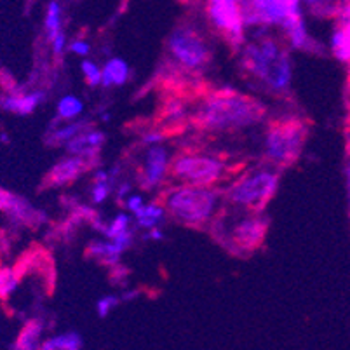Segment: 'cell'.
Wrapping results in <instances>:
<instances>
[{
    "label": "cell",
    "mask_w": 350,
    "mask_h": 350,
    "mask_svg": "<svg viewBox=\"0 0 350 350\" xmlns=\"http://www.w3.org/2000/svg\"><path fill=\"white\" fill-rule=\"evenodd\" d=\"M263 116L265 108L260 101L225 88L206 96L197 108L193 122L204 131L228 133L262 122Z\"/></svg>",
    "instance_id": "1"
},
{
    "label": "cell",
    "mask_w": 350,
    "mask_h": 350,
    "mask_svg": "<svg viewBox=\"0 0 350 350\" xmlns=\"http://www.w3.org/2000/svg\"><path fill=\"white\" fill-rule=\"evenodd\" d=\"M243 66L250 77L262 82L270 93L284 94L291 88V59L272 37L246 44L243 49Z\"/></svg>",
    "instance_id": "2"
},
{
    "label": "cell",
    "mask_w": 350,
    "mask_h": 350,
    "mask_svg": "<svg viewBox=\"0 0 350 350\" xmlns=\"http://www.w3.org/2000/svg\"><path fill=\"white\" fill-rule=\"evenodd\" d=\"M218 206L219 192L213 187L181 183L164 193L165 213L185 227L202 228L208 225Z\"/></svg>",
    "instance_id": "3"
},
{
    "label": "cell",
    "mask_w": 350,
    "mask_h": 350,
    "mask_svg": "<svg viewBox=\"0 0 350 350\" xmlns=\"http://www.w3.org/2000/svg\"><path fill=\"white\" fill-rule=\"evenodd\" d=\"M279 189V173L272 167H254L228 187L227 200L247 211L262 213L275 197Z\"/></svg>",
    "instance_id": "4"
},
{
    "label": "cell",
    "mask_w": 350,
    "mask_h": 350,
    "mask_svg": "<svg viewBox=\"0 0 350 350\" xmlns=\"http://www.w3.org/2000/svg\"><path fill=\"white\" fill-rule=\"evenodd\" d=\"M308 129L301 120L289 119L273 122L265 135V157L275 167H289L304 152Z\"/></svg>",
    "instance_id": "5"
},
{
    "label": "cell",
    "mask_w": 350,
    "mask_h": 350,
    "mask_svg": "<svg viewBox=\"0 0 350 350\" xmlns=\"http://www.w3.org/2000/svg\"><path fill=\"white\" fill-rule=\"evenodd\" d=\"M170 173L181 183L213 187L230 173V167L215 155L181 154L171 161Z\"/></svg>",
    "instance_id": "6"
},
{
    "label": "cell",
    "mask_w": 350,
    "mask_h": 350,
    "mask_svg": "<svg viewBox=\"0 0 350 350\" xmlns=\"http://www.w3.org/2000/svg\"><path fill=\"white\" fill-rule=\"evenodd\" d=\"M167 51L173 62L185 72H200L211 59V49L206 39L189 25H181L170 35Z\"/></svg>",
    "instance_id": "7"
},
{
    "label": "cell",
    "mask_w": 350,
    "mask_h": 350,
    "mask_svg": "<svg viewBox=\"0 0 350 350\" xmlns=\"http://www.w3.org/2000/svg\"><path fill=\"white\" fill-rule=\"evenodd\" d=\"M206 14L209 23L232 47L244 46L246 23L239 0H206Z\"/></svg>",
    "instance_id": "8"
},
{
    "label": "cell",
    "mask_w": 350,
    "mask_h": 350,
    "mask_svg": "<svg viewBox=\"0 0 350 350\" xmlns=\"http://www.w3.org/2000/svg\"><path fill=\"white\" fill-rule=\"evenodd\" d=\"M270 219L263 216L262 213L251 211V215L237 219L234 227L228 232V244H232L230 250L234 253L246 254L253 253L254 250L262 246L269 232Z\"/></svg>",
    "instance_id": "9"
},
{
    "label": "cell",
    "mask_w": 350,
    "mask_h": 350,
    "mask_svg": "<svg viewBox=\"0 0 350 350\" xmlns=\"http://www.w3.org/2000/svg\"><path fill=\"white\" fill-rule=\"evenodd\" d=\"M246 27H282L288 0H239Z\"/></svg>",
    "instance_id": "10"
},
{
    "label": "cell",
    "mask_w": 350,
    "mask_h": 350,
    "mask_svg": "<svg viewBox=\"0 0 350 350\" xmlns=\"http://www.w3.org/2000/svg\"><path fill=\"white\" fill-rule=\"evenodd\" d=\"M96 164L98 159L68 154V157L62 159V161L56 162L51 167L46 178V187H49V189H62V187L70 185L75 180H79L82 174L93 170V165Z\"/></svg>",
    "instance_id": "11"
},
{
    "label": "cell",
    "mask_w": 350,
    "mask_h": 350,
    "mask_svg": "<svg viewBox=\"0 0 350 350\" xmlns=\"http://www.w3.org/2000/svg\"><path fill=\"white\" fill-rule=\"evenodd\" d=\"M170 154L164 146L152 145L145 154L142 173H139V183L143 190H154L162 185V181L170 174Z\"/></svg>",
    "instance_id": "12"
},
{
    "label": "cell",
    "mask_w": 350,
    "mask_h": 350,
    "mask_svg": "<svg viewBox=\"0 0 350 350\" xmlns=\"http://www.w3.org/2000/svg\"><path fill=\"white\" fill-rule=\"evenodd\" d=\"M0 211L11 218V221L18 225H31L37 227L42 221H46V215L39 209H35L28 200L0 189Z\"/></svg>",
    "instance_id": "13"
},
{
    "label": "cell",
    "mask_w": 350,
    "mask_h": 350,
    "mask_svg": "<svg viewBox=\"0 0 350 350\" xmlns=\"http://www.w3.org/2000/svg\"><path fill=\"white\" fill-rule=\"evenodd\" d=\"M336 25L331 33V53L338 62L350 63V0H343L335 14Z\"/></svg>",
    "instance_id": "14"
},
{
    "label": "cell",
    "mask_w": 350,
    "mask_h": 350,
    "mask_svg": "<svg viewBox=\"0 0 350 350\" xmlns=\"http://www.w3.org/2000/svg\"><path fill=\"white\" fill-rule=\"evenodd\" d=\"M107 142V136L105 133L93 129V127H88L81 135H77L73 139H70L66 143V152L72 155H82V157H91L98 159L101 146Z\"/></svg>",
    "instance_id": "15"
},
{
    "label": "cell",
    "mask_w": 350,
    "mask_h": 350,
    "mask_svg": "<svg viewBox=\"0 0 350 350\" xmlns=\"http://www.w3.org/2000/svg\"><path fill=\"white\" fill-rule=\"evenodd\" d=\"M46 101V93L44 91H33V93H16L8 94L0 100V107L8 112L16 113V116H30L35 108Z\"/></svg>",
    "instance_id": "16"
},
{
    "label": "cell",
    "mask_w": 350,
    "mask_h": 350,
    "mask_svg": "<svg viewBox=\"0 0 350 350\" xmlns=\"http://www.w3.org/2000/svg\"><path fill=\"white\" fill-rule=\"evenodd\" d=\"M124 250L117 243H113L112 239L105 237L103 241H93L88 246V256L94 258L98 262L108 267H119L120 256H122Z\"/></svg>",
    "instance_id": "17"
},
{
    "label": "cell",
    "mask_w": 350,
    "mask_h": 350,
    "mask_svg": "<svg viewBox=\"0 0 350 350\" xmlns=\"http://www.w3.org/2000/svg\"><path fill=\"white\" fill-rule=\"evenodd\" d=\"M101 85L107 89L117 88V85H124L129 81V75H131V70L129 65L124 62L122 58H110L105 66L101 68Z\"/></svg>",
    "instance_id": "18"
},
{
    "label": "cell",
    "mask_w": 350,
    "mask_h": 350,
    "mask_svg": "<svg viewBox=\"0 0 350 350\" xmlns=\"http://www.w3.org/2000/svg\"><path fill=\"white\" fill-rule=\"evenodd\" d=\"M42 335H44V323L40 319L28 321L23 326L21 333L16 338V343L12 349L18 350H35L40 349L42 345Z\"/></svg>",
    "instance_id": "19"
},
{
    "label": "cell",
    "mask_w": 350,
    "mask_h": 350,
    "mask_svg": "<svg viewBox=\"0 0 350 350\" xmlns=\"http://www.w3.org/2000/svg\"><path fill=\"white\" fill-rule=\"evenodd\" d=\"M88 127H91V124H89L88 120H68L65 126L56 127V129H53V131L49 133L47 143H49L51 146L66 145L70 139H73L77 135H81V133L84 131V129H88Z\"/></svg>",
    "instance_id": "20"
},
{
    "label": "cell",
    "mask_w": 350,
    "mask_h": 350,
    "mask_svg": "<svg viewBox=\"0 0 350 350\" xmlns=\"http://www.w3.org/2000/svg\"><path fill=\"white\" fill-rule=\"evenodd\" d=\"M136 224L139 228L150 230V228L159 227L165 219V208L164 204H157V202H148L143 206L138 213L135 215Z\"/></svg>",
    "instance_id": "21"
},
{
    "label": "cell",
    "mask_w": 350,
    "mask_h": 350,
    "mask_svg": "<svg viewBox=\"0 0 350 350\" xmlns=\"http://www.w3.org/2000/svg\"><path fill=\"white\" fill-rule=\"evenodd\" d=\"M82 347V336L75 331H66L59 333L51 338L42 340V350H79Z\"/></svg>",
    "instance_id": "22"
},
{
    "label": "cell",
    "mask_w": 350,
    "mask_h": 350,
    "mask_svg": "<svg viewBox=\"0 0 350 350\" xmlns=\"http://www.w3.org/2000/svg\"><path fill=\"white\" fill-rule=\"evenodd\" d=\"M44 28H46L47 40L54 39L56 35H59L63 31V9L58 0H51L49 4H47Z\"/></svg>",
    "instance_id": "23"
},
{
    "label": "cell",
    "mask_w": 350,
    "mask_h": 350,
    "mask_svg": "<svg viewBox=\"0 0 350 350\" xmlns=\"http://www.w3.org/2000/svg\"><path fill=\"white\" fill-rule=\"evenodd\" d=\"M84 112V103H82L81 98L72 96V94H66L62 100L58 101V119L59 120H75L77 117L82 116Z\"/></svg>",
    "instance_id": "24"
},
{
    "label": "cell",
    "mask_w": 350,
    "mask_h": 350,
    "mask_svg": "<svg viewBox=\"0 0 350 350\" xmlns=\"http://www.w3.org/2000/svg\"><path fill=\"white\" fill-rule=\"evenodd\" d=\"M21 272L18 269H0V300H5L20 286Z\"/></svg>",
    "instance_id": "25"
},
{
    "label": "cell",
    "mask_w": 350,
    "mask_h": 350,
    "mask_svg": "<svg viewBox=\"0 0 350 350\" xmlns=\"http://www.w3.org/2000/svg\"><path fill=\"white\" fill-rule=\"evenodd\" d=\"M162 117H164V122L167 124H178L181 122V120H185V103L180 100H170L164 105V113H162Z\"/></svg>",
    "instance_id": "26"
},
{
    "label": "cell",
    "mask_w": 350,
    "mask_h": 350,
    "mask_svg": "<svg viewBox=\"0 0 350 350\" xmlns=\"http://www.w3.org/2000/svg\"><path fill=\"white\" fill-rule=\"evenodd\" d=\"M129 228H131V216L126 215V213H119L110 224H107L103 235L107 239H116L117 235L129 230Z\"/></svg>",
    "instance_id": "27"
},
{
    "label": "cell",
    "mask_w": 350,
    "mask_h": 350,
    "mask_svg": "<svg viewBox=\"0 0 350 350\" xmlns=\"http://www.w3.org/2000/svg\"><path fill=\"white\" fill-rule=\"evenodd\" d=\"M305 4L312 9V12H316L319 16H335L342 2L338 0H304Z\"/></svg>",
    "instance_id": "28"
},
{
    "label": "cell",
    "mask_w": 350,
    "mask_h": 350,
    "mask_svg": "<svg viewBox=\"0 0 350 350\" xmlns=\"http://www.w3.org/2000/svg\"><path fill=\"white\" fill-rule=\"evenodd\" d=\"M81 68H82V73H84L85 82H88L91 88H98V85H101V77H103V73H101V68L96 65V63L91 62V59H84Z\"/></svg>",
    "instance_id": "29"
},
{
    "label": "cell",
    "mask_w": 350,
    "mask_h": 350,
    "mask_svg": "<svg viewBox=\"0 0 350 350\" xmlns=\"http://www.w3.org/2000/svg\"><path fill=\"white\" fill-rule=\"evenodd\" d=\"M122 304L120 300V295H107V297H101L100 300L96 301V312L101 319H105L107 316L112 314V310H116L119 305Z\"/></svg>",
    "instance_id": "30"
},
{
    "label": "cell",
    "mask_w": 350,
    "mask_h": 350,
    "mask_svg": "<svg viewBox=\"0 0 350 350\" xmlns=\"http://www.w3.org/2000/svg\"><path fill=\"white\" fill-rule=\"evenodd\" d=\"M113 190V183L110 181H93V190H91V200L94 204H101L107 200L110 192Z\"/></svg>",
    "instance_id": "31"
},
{
    "label": "cell",
    "mask_w": 350,
    "mask_h": 350,
    "mask_svg": "<svg viewBox=\"0 0 350 350\" xmlns=\"http://www.w3.org/2000/svg\"><path fill=\"white\" fill-rule=\"evenodd\" d=\"M167 138V133L164 129H155V131H146L142 135V143L146 146L152 145H161L164 143V139Z\"/></svg>",
    "instance_id": "32"
},
{
    "label": "cell",
    "mask_w": 350,
    "mask_h": 350,
    "mask_svg": "<svg viewBox=\"0 0 350 350\" xmlns=\"http://www.w3.org/2000/svg\"><path fill=\"white\" fill-rule=\"evenodd\" d=\"M49 44H51V49H53L54 56H56V58H62L63 54H65V51L68 49V46H66L65 31H62V33L56 35L54 39H51Z\"/></svg>",
    "instance_id": "33"
},
{
    "label": "cell",
    "mask_w": 350,
    "mask_h": 350,
    "mask_svg": "<svg viewBox=\"0 0 350 350\" xmlns=\"http://www.w3.org/2000/svg\"><path fill=\"white\" fill-rule=\"evenodd\" d=\"M124 204H126L127 211L131 213V215H136V213L145 206V200H143V197L138 196V193H129L127 199L124 200Z\"/></svg>",
    "instance_id": "34"
},
{
    "label": "cell",
    "mask_w": 350,
    "mask_h": 350,
    "mask_svg": "<svg viewBox=\"0 0 350 350\" xmlns=\"http://www.w3.org/2000/svg\"><path fill=\"white\" fill-rule=\"evenodd\" d=\"M68 51L73 54H77V56H88V54L91 53V46H89V42H85V40L79 39L70 42Z\"/></svg>",
    "instance_id": "35"
},
{
    "label": "cell",
    "mask_w": 350,
    "mask_h": 350,
    "mask_svg": "<svg viewBox=\"0 0 350 350\" xmlns=\"http://www.w3.org/2000/svg\"><path fill=\"white\" fill-rule=\"evenodd\" d=\"M116 196H117V200H119V204L122 202L124 204V200L127 199V196L131 193V183L129 181H122V183H119V185H116Z\"/></svg>",
    "instance_id": "36"
},
{
    "label": "cell",
    "mask_w": 350,
    "mask_h": 350,
    "mask_svg": "<svg viewBox=\"0 0 350 350\" xmlns=\"http://www.w3.org/2000/svg\"><path fill=\"white\" fill-rule=\"evenodd\" d=\"M145 239H148V241H162V239H164V232H162L159 227L150 228L148 234H145Z\"/></svg>",
    "instance_id": "37"
},
{
    "label": "cell",
    "mask_w": 350,
    "mask_h": 350,
    "mask_svg": "<svg viewBox=\"0 0 350 350\" xmlns=\"http://www.w3.org/2000/svg\"><path fill=\"white\" fill-rule=\"evenodd\" d=\"M138 297H139V291H136V289H126V291L120 295V300H122V301H133V300H136Z\"/></svg>",
    "instance_id": "38"
},
{
    "label": "cell",
    "mask_w": 350,
    "mask_h": 350,
    "mask_svg": "<svg viewBox=\"0 0 350 350\" xmlns=\"http://www.w3.org/2000/svg\"><path fill=\"white\" fill-rule=\"evenodd\" d=\"M345 187H347V197H349V206H350V155L347 157V162H345Z\"/></svg>",
    "instance_id": "39"
},
{
    "label": "cell",
    "mask_w": 350,
    "mask_h": 350,
    "mask_svg": "<svg viewBox=\"0 0 350 350\" xmlns=\"http://www.w3.org/2000/svg\"><path fill=\"white\" fill-rule=\"evenodd\" d=\"M0 142H2V143H9V142H11V138H9L8 135H0Z\"/></svg>",
    "instance_id": "40"
},
{
    "label": "cell",
    "mask_w": 350,
    "mask_h": 350,
    "mask_svg": "<svg viewBox=\"0 0 350 350\" xmlns=\"http://www.w3.org/2000/svg\"><path fill=\"white\" fill-rule=\"evenodd\" d=\"M349 65H350V63H349ZM349 75H350V73H349ZM349 84H350V77H349Z\"/></svg>",
    "instance_id": "41"
}]
</instances>
